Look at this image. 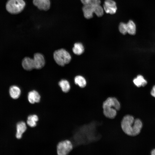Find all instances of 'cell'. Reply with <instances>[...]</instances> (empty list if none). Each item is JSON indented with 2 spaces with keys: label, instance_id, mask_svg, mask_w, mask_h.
Listing matches in <instances>:
<instances>
[{
  "label": "cell",
  "instance_id": "7c38bea8",
  "mask_svg": "<svg viewBox=\"0 0 155 155\" xmlns=\"http://www.w3.org/2000/svg\"><path fill=\"white\" fill-rule=\"evenodd\" d=\"M22 65L24 69L27 71H30L35 69L33 59L29 57H26L23 59Z\"/></svg>",
  "mask_w": 155,
  "mask_h": 155
},
{
  "label": "cell",
  "instance_id": "3957f363",
  "mask_svg": "<svg viewBox=\"0 0 155 155\" xmlns=\"http://www.w3.org/2000/svg\"><path fill=\"white\" fill-rule=\"evenodd\" d=\"M26 3L24 0H8L6 3L7 11L12 14H17L24 9Z\"/></svg>",
  "mask_w": 155,
  "mask_h": 155
},
{
  "label": "cell",
  "instance_id": "6da1fadb",
  "mask_svg": "<svg viewBox=\"0 0 155 155\" xmlns=\"http://www.w3.org/2000/svg\"><path fill=\"white\" fill-rule=\"evenodd\" d=\"M143 124L139 119H135L133 116L129 115L125 116L121 122V127L125 133L130 136H135L140 132Z\"/></svg>",
  "mask_w": 155,
  "mask_h": 155
},
{
  "label": "cell",
  "instance_id": "ffe728a7",
  "mask_svg": "<svg viewBox=\"0 0 155 155\" xmlns=\"http://www.w3.org/2000/svg\"><path fill=\"white\" fill-rule=\"evenodd\" d=\"M94 13L98 17H100L104 14L103 8L100 5V4H94Z\"/></svg>",
  "mask_w": 155,
  "mask_h": 155
},
{
  "label": "cell",
  "instance_id": "603a6c76",
  "mask_svg": "<svg viewBox=\"0 0 155 155\" xmlns=\"http://www.w3.org/2000/svg\"><path fill=\"white\" fill-rule=\"evenodd\" d=\"M151 95L155 98V85L153 86L150 92Z\"/></svg>",
  "mask_w": 155,
  "mask_h": 155
},
{
  "label": "cell",
  "instance_id": "2e32d148",
  "mask_svg": "<svg viewBox=\"0 0 155 155\" xmlns=\"http://www.w3.org/2000/svg\"><path fill=\"white\" fill-rule=\"evenodd\" d=\"M127 33L131 35H134L136 33V28L135 23L132 20H129L126 23Z\"/></svg>",
  "mask_w": 155,
  "mask_h": 155
},
{
  "label": "cell",
  "instance_id": "ba28073f",
  "mask_svg": "<svg viewBox=\"0 0 155 155\" xmlns=\"http://www.w3.org/2000/svg\"><path fill=\"white\" fill-rule=\"evenodd\" d=\"M33 60L35 69H40L42 68L45 64V59L43 55L39 53L35 54Z\"/></svg>",
  "mask_w": 155,
  "mask_h": 155
},
{
  "label": "cell",
  "instance_id": "8fae6325",
  "mask_svg": "<svg viewBox=\"0 0 155 155\" xmlns=\"http://www.w3.org/2000/svg\"><path fill=\"white\" fill-rule=\"evenodd\" d=\"M82 11L85 18L87 19L92 18L93 17V13H94V4L84 5L82 7Z\"/></svg>",
  "mask_w": 155,
  "mask_h": 155
},
{
  "label": "cell",
  "instance_id": "4fadbf2b",
  "mask_svg": "<svg viewBox=\"0 0 155 155\" xmlns=\"http://www.w3.org/2000/svg\"><path fill=\"white\" fill-rule=\"evenodd\" d=\"M39 117L37 115L31 114L28 116L26 123L28 127H34L36 126Z\"/></svg>",
  "mask_w": 155,
  "mask_h": 155
},
{
  "label": "cell",
  "instance_id": "9a60e30c",
  "mask_svg": "<svg viewBox=\"0 0 155 155\" xmlns=\"http://www.w3.org/2000/svg\"><path fill=\"white\" fill-rule=\"evenodd\" d=\"M11 97L14 99L18 98L21 94V91L20 88L16 86H11L9 90Z\"/></svg>",
  "mask_w": 155,
  "mask_h": 155
},
{
  "label": "cell",
  "instance_id": "d6986e66",
  "mask_svg": "<svg viewBox=\"0 0 155 155\" xmlns=\"http://www.w3.org/2000/svg\"><path fill=\"white\" fill-rule=\"evenodd\" d=\"M74 82L80 88L85 87L86 85V82L85 78L81 75L76 76L74 78Z\"/></svg>",
  "mask_w": 155,
  "mask_h": 155
},
{
  "label": "cell",
  "instance_id": "cb8c5ba5",
  "mask_svg": "<svg viewBox=\"0 0 155 155\" xmlns=\"http://www.w3.org/2000/svg\"><path fill=\"white\" fill-rule=\"evenodd\" d=\"M151 154L152 155H155V149L152 150L151 152Z\"/></svg>",
  "mask_w": 155,
  "mask_h": 155
},
{
  "label": "cell",
  "instance_id": "44dd1931",
  "mask_svg": "<svg viewBox=\"0 0 155 155\" xmlns=\"http://www.w3.org/2000/svg\"><path fill=\"white\" fill-rule=\"evenodd\" d=\"M119 29L121 33L123 35L127 33L126 23L123 22H121L119 25Z\"/></svg>",
  "mask_w": 155,
  "mask_h": 155
},
{
  "label": "cell",
  "instance_id": "5bb4252c",
  "mask_svg": "<svg viewBox=\"0 0 155 155\" xmlns=\"http://www.w3.org/2000/svg\"><path fill=\"white\" fill-rule=\"evenodd\" d=\"M133 82L135 85L138 87H144L147 84V81L142 75H139L134 78Z\"/></svg>",
  "mask_w": 155,
  "mask_h": 155
},
{
  "label": "cell",
  "instance_id": "7402d4cb",
  "mask_svg": "<svg viewBox=\"0 0 155 155\" xmlns=\"http://www.w3.org/2000/svg\"><path fill=\"white\" fill-rule=\"evenodd\" d=\"M82 3L84 4H100V0H80Z\"/></svg>",
  "mask_w": 155,
  "mask_h": 155
},
{
  "label": "cell",
  "instance_id": "e0dca14e",
  "mask_svg": "<svg viewBox=\"0 0 155 155\" xmlns=\"http://www.w3.org/2000/svg\"><path fill=\"white\" fill-rule=\"evenodd\" d=\"M59 85L62 91L64 93H67L70 90V85L69 82L66 80H61L59 82Z\"/></svg>",
  "mask_w": 155,
  "mask_h": 155
},
{
  "label": "cell",
  "instance_id": "9c48e42d",
  "mask_svg": "<svg viewBox=\"0 0 155 155\" xmlns=\"http://www.w3.org/2000/svg\"><path fill=\"white\" fill-rule=\"evenodd\" d=\"M33 2L34 4L40 10L46 11L50 7V0H33Z\"/></svg>",
  "mask_w": 155,
  "mask_h": 155
},
{
  "label": "cell",
  "instance_id": "30bf717a",
  "mask_svg": "<svg viewBox=\"0 0 155 155\" xmlns=\"http://www.w3.org/2000/svg\"><path fill=\"white\" fill-rule=\"evenodd\" d=\"M27 129V125L25 122L24 121L19 122L16 126V138L18 139L21 138L23 134L25 132Z\"/></svg>",
  "mask_w": 155,
  "mask_h": 155
},
{
  "label": "cell",
  "instance_id": "ac0fdd59",
  "mask_svg": "<svg viewBox=\"0 0 155 155\" xmlns=\"http://www.w3.org/2000/svg\"><path fill=\"white\" fill-rule=\"evenodd\" d=\"M84 50V47L83 44L80 42L75 43L72 49L73 53L78 55H80L83 53Z\"/></svg>",
  "mask_w": 155,
  "mask_h": 155
},
{
  "label": "cell",
  "instance_id": "8992f818",
  "mask_svg": "<svg viewBox=\"0 0 155 155\" xmlns=\"http://www.w3.org/2000/svg\"><path fill=\"white\" fill-rule=\"evenodd\" d=\"M103 8L106 13L111 14H115L117 9L116 3L113 0H105Z\"/></svg>",
  "mask_w": 155,
  "mask_h": 155
},
{
  "label": "cell",
  "instance_id": "277c9868",
  "mask_svg": "<svg viewBox=\"0 0 155 155\" xmlns=\"http://www.w3.org/2000/svg\"><path fill=\"white\" fill-rule=\"evenodd\" d=\"M53 57L56 62L61 66L68 64L71 59L70 54L63 49L55 51L53 53Z\"/></svg>",
  "mask_w": 155,
  "mask_h": 155
},
{
  "label": "cell",
  "instance_id": "5b68a950",
  "mask_svg": "<svg viewBox=\"0 0 155 155\" xmlns=\"http://www.w3.org/2000/svg\"><path fill=\"white\" fill-rule=\"evenodd\" d=\"M73 147L71 142L68 140L61 141L57 146V152L58 155H67Z\"/></svg>",
  "mask_w": 155,
  "mask_h": 155
},
{
  "label": "cell",
  "instance_id": "7a4b0ae2",
  "mask_svg": "<svg viewBox=\"0 0 155 155\" xmlns=\"http://www.w3.org/2000/svg\"><path fill=\"white\" fill-rule=\"evenodd\" d=\"M102 107L104 115L110 119L114 118L117 111L121 108V104L117 99L114 97L107 98L103 103Z\"/></svg>",
  "mask_w": 155,
  "mask_h": 155
},
{
  "label": "cell",
  "instance_id": "52a82bcc",
  "mask_svg": "<svg viewBox=\"0 0 155 155\" xmlns=\"http://www.w3.org/2000/svg\"><path fill=\"white\" fill-rule=\"evenodd\" d=\"M41 96L37 91L35 90H31L28 92L27 95V99L31 104H34L39 102Z\"/></svg>",
  "mask_w": 155,
  "mask_h": 155
}]
</instances>
